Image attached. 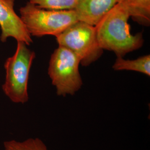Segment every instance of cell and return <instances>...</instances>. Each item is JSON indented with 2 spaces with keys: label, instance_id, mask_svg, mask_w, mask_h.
<instances>
[{
  "label": "cell",
  "instance_id": "obj_1",
  "mask_svg": "<svg viewBox=\"0 0 150 150\" xmlns=\"http://www.w3.org/2000/svg\"><path fill=\"white\" fill-rule=\"evenodd\" d=\"M129 17L126 9L118 3L95 26L97 40L103 50L112 51L117 57H123L143 46L142 33L132 35L131 32Z\"/></svg>",
  "mask_w": 150,
  "mask_h": 150
},
{
  "label": "cell",
  "instance_id": "obj_2",
  "mask_svg": "<svg viewBox=\"0 0 150 150\" xmlns=\"http://www.w3.org/2000/svg\"><path fill=\"white\" fill-rule=\"evenodd\" d=\"M27 46L25 42L17 41L15 53L7 58L4 64L6 77L2 90L16 103H25L29 99V75L36 54Z\"/></svg>",
  "mask_w": 150,
  "mask_h": 150
},
{
  "label": "cell",
  "instance_id": "obj_3",
  "mask_svg": "<svg viewBox=\"0 0 150 150\" xmlns=\"http://www.w3.org/2000/svg\"><path fill=\"white\" fill-rule=\"evenodd\" d=\"M20 17L31 36H57L78 21L75 10H51L27 2L20 9Z\"/></svg>",
  "mask_w": 150,
  "mask_h": 150
},
{
  "label": "cell",
  "instance_id": "obj_4",
  "mask_svg": "<svg viewBox=\"0 0 150 150\" xmlns=\"http://www.w3.org/2000/svg\"><path fill=\"white\" fill-rule=\"evenodd\" d=\"M80 61L76 54L63 46H59L54 50L49 61L48 75L57 96H73L81 88Z\"/></svg>",
  "mask_w": 150,
  "mask_h": 150
},
{
  "label": "cell",
  "instance_id": "obj_5",
  "mask_svg": "<svg viewBox=\"0 0 150 150\" xmlns=\"http://www.w3.org/2000/svg\"><path fill=\"white\" fill-rule=\"evenodd\" d=\"M59 46L72 51L80 59V64L88 66L103 53L97 38L95 26L78 21L56 37Z\"/></svg>",
  "mask_w": 150,
  "mask_h": 150
},
{
  "label": "cell",
  "instance_id": "obj_6",
  "mask_svg": "<svg viewBox=\"0 0 150 150\" xmlns=\"http://www.w3.org/2000/svg\"><path fill=\"white\" fill-rule=\"evenodd\" d=\"M14 7L15 0H0V40L4 43L8 38H14L29 46L33 42L32 36Z\"/></svg>",
  "mask_w": 150,
  "mask_h": 150
},
{
  "label": "cell",
  "instance_id": "obj_7",
  "mask_svg": "<svg viewBox=\"0 0 150 150\" xmlns=\"http://www.w3.org/2000/svg\"><path fill=\"white\" fill-rule=\"evenodd\" d=\"M118 0H76L75 10L79 21L96 26Z\"/></svg>",
  "mask_w": 150,
  "mask_h": 150
},
{
  "label": "cell",
  "instance_id": "obj_8",
  "mask_svg": "<svg viewBox=\"0 0 150 150\" xmlns=\"http://www.w3.org/2000/svg\"><path fill=\"white\" fill-rule=\"evenodd\" d=\"M133 21L144 26L150 25V0H118Z\"/></svg>",
  "mask_w": 150,
  "mask_h": 150
},
{
  "label": "cell",
  "instance_id": "obj_9",
  "mask_svg": "<svg viewBox=\"0 0 150 150\" xmlns=\"http://www.w3.org/2000/svg\"><path fill=\"white\" fill-rule=\"evenodd\" d=\"M115 71H132L150 76V55L147 54L136 59H124L122 57H117L113 65Z\"/></svg>",
  "mask_w": 150,
  "mask_h": 150
},
{
  "label": "cell",
  "instance_id": "obj_10",
  "mask_svg": "<svg viewBox=\"0 0 150 150\" xmlns=\"http://www.w3.org/2000/svg\"><path fill=\"white\" fill-rule=\"evenodd\" d=\"M5 150H49L42 139L29 138L23 141L12 139L4 143Z\"/></svg>",
  "mask_w": 150,
  "mask_h": 150
},
{
  "label": "cell",
  "instance_id": "obj_11",
  "mask_svg": "<svg viewBox=\"0 0 150 150\" xmlns=\"http://www.w3.org/2000/svg\"><path fill=\"white\" fill-rule=\"evenodd\" d=\"M38 7L51 10H74L76 0H29Z\"/></svg>",
  "mask_w": 150,
  "mask_h": 150
}]
</instances>
